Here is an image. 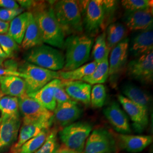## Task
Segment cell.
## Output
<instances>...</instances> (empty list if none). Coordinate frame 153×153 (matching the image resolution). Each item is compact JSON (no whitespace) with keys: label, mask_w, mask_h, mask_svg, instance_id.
<instances>
[{"label":"cell","mask_w":153,"mask_h":153,"mask_svg":"<svg viewBox=\"0 0 153 153\" xmlns=\"http://www.w3.org/2000/svg\"><path fill=\"white\" fill-rule=\"evenodd\" d=\"M30 12L36 22L43 43L64 48L65 35L56 19L52 5L36 1Z\"/></svg>","instance_id":"6da1fadb"},{"label":"cell","mask_w":153,"mask_h":153,"mask_svg":"<svg viewBox=\"0 0 153 153\" xmlns=\"http://www.w3.org/2000/svg\"><path fill=\"white\" fill-rule=\"evenodd\" d=\"M83 26L88 36L92 37L104 29L115 13L117 2L111 0L79 1Z\"/></svg>","instance_id":"7a4b0ae2"},{"label":"cell","mask_w":153,"mask_h":153,"mask_svg":"<svg viewBox=\"0 0 153 153\" xmlns=\"http://www.w3.org/2000/svg\"><path fill=\"white\" fill-rule=\"evenodd\" d=\"M94 39L88 35H71L65 40V65L62 71H71L88 61L93 47Z\"/></svg>","instance_id":"3957f363"},{"label":"cell","mask_w":153,"mask_h":153,"mask_svg":"<svg viewBox=\"0 0 153 153\" xmlns=\"http://www.w3.org/2000/svg\"><path fill=\"white\" fill-rule=\"evenodd\" d=\"M55 16L65 35L83 31L82 16L78 3L73 0H61L52 5Z\"/></svg>","instance_id":"277c9868"},{"label":"cell","mask_w":153,"mask_h":153,"mask_svg":"<svg viewBox=\"0 0 153 153\" xmlns=\"http://www.w3.org/2000/svg\"><path fill=\"white\" fill-rule=\"evenodd\" d=\"M27 62L52 71L62 70L65 55L51 46L43 44L28 50L25 56Z\"/></svg>","instance_id":"5b68a950"},{"label":"cell","mask_w":153,"mask_h":153,"mask_svg":"<svg viewBox=\"0 0 153 153\" xmlns=\"http://www.w3.org/2000/svg\"><path fill=\"white\" fill-rule=\"evenodd\" d=\"M18 71L23 75L27 95L38 91L53 79H60L59 71H52L27 62Z\"/></svg>","instance_id":"8992f818"},{"label":"cell","mask_w":153,"mask_h":153,"mask_svg":"<svg viewBox=\"0 0 153 153\" xmlns=\"http://www.w3.org/2000/svg\"><path fill=\"white\" fill-rule=\"evenodd\" d=\"M93 126L88 122H74L64 127L59 133L63 145L66 148L83 153L85 143L92 131Z\"/></svg>","instance_id":"52a82bcc"},{"label":"cell","mask_w":153,"mask_h":153,"mask_svg":"<svg viewBox=\"0 0 153 153\" xmlns=\"http://www.w3.org/2000/svg\"><path fill=\"white\" fill-rule=\"evenodd\" d=\"M117 148L113 134L105 128H100L91 132L83 153H116Z\"/></svg>","instance_id":"ba28073f"},{"label":"cell","mask_w":153,"mask_h":153,"mask_svg":"<svg viewBox=\"0 0 153 153\" xmlns=\"http://www.w3.org/2000/svg\"><path fill=\"white\" fill-rule=\"evenodd\" d=\"M18 103L19 113L22 115L23 124L53 119V112L44 108L27 94L18 98Z\"/></svg>","instance_id":"9c48e42d"},{"label":"cell","mask_w":153,"mask_h":153,"mask_svg":"<svg viewBox=\"0 0 153 153\" xmlns=\"http://www.w3.org/2000/svg\"><path fill=\"white\" fill-rule=\"evenodd\" d=\"M127 74L145 85L153 80V52L141 55L131 61L127 66Z\"/></svg>","instance_id":"30bf717a"},{"label":"cell","mask_w":153,"mask_h":153,"mask_svg":"<svg viewBox=\"0 0 153 153\" xmlns=\"http://www.w3.org/2000/svg\"><path fill=\"white\" fill-rule=\"evenodd\" d=\"M21 125L20 115L1 119L0 124V153L6 151L17 140Z\"/></svg>","instance_id":"8fae6325"},{"label":"cell","mask_w":153,"mask_h":153,"mask_svg":"<svg viewBox=\"0 0 153 153\" xmlns=\"http://www.w3.org/2000/svg\"><path fill=\"white\" fill-rule=\"evenodd\" d=\"M117 98L133 122L135 131L138 133L143 131L149 123L148 111L122 95H119Z\"/></svg>","instance_id":"7c38bea8"},{"label":"cell","mask_w":153,"mask_h":153,"mask_svg":"<svg viewBox=\"0 0 153 153\" xmlns=\"http://www.w3.org/2000/svg\"><path fill=\"white\" fill-rule=\"evenodd\" d=\"M112 134L115 137L117 148L129 153L141 152L153 142L152 136Z\"/></svg>","instance_id":"4fadbf2b"},{"label":"cell","mask_w":153,"mask_h":153,"mask_svg":"<svg viewBox=\"0 0 153 153\" xmlns=\"http://www.w3.org/2000/svg\"><path fill=\"white\" fill-rule=\"evenodd\" d=\"M106 119L116 131L120 134L131 133V128L126 113L116 102L109 103L103 110Z\"/></svg>","instance_id":"5bb4252c"},{"label":"cell","mask_w":153,"mask_h":153,"mask_svg":"<svg viewBox=\"0 0 153 153\" xmlns=\"http://www.w3.org/2000/svg\"><path fill=\"white\" fill-rule=\"evenodd\" d=\"M82 110L76 101L71 100L57 104L53 111V121L59 126L65 127L78 120L82 115Z\"/></svg>","instance_id":"9a60e30c"},{"label":"cell","mask_w":153,"mask_h":153,"mask_svg":"<svg viewBox=\"0 0 153 153\" xmlns=\"http://www.w3.org/2000/svg\"><path fill=\"white\" fill-rule=\"evenodd\" d=\"M129 42V39H124L111 51L108 59L109 76L115 77L125 68L128 56Z\"/></svg>","instance_id":"2e32d148"},{"label":"cell","mask_w":153,"mask_h":153,"mask_svg":"<svg viewBox=\"0 0 153 153\" xmlns=\"http://www.w3.org/2000/svg\"><path fill=\"white\" fill-rule=\"evenodd\" d=\"M53 119L41 120L28 124H22L21 126L16 142L13 145L11 153H16L22 145L33 137L37 136L40 132L45 129H50Z\"/></svg>","instance_id":"e0dca14e"},{"label":"cell","mask_w":153,"mask_h":153,"mask_svg":"<svg viewBox=\"0 0 153 153\" xmlns=\"http://www.w3.org/2000/svg\"><path fill=\"white\" fill-rule=\"evenodd\" d=\"M126 26L131 30H148L153 27V10L126 11L124 16Z\"/></svg>","instance_id":"ac0fdd59"},{"label":"cell","mask_w":153,"mask_h":153,"mask_svg":"<svg viewBox=\"0 0 153 153\" xmlns=\"http://www.w3.org/2000/svg\"><path fill=\"white\" fill-rule=\"evenodd\" d=\"M62 85L66 93L73 100L81 102L86 105L90 104L91 85L82 81H62Z\"/></svg>","instance_id":"d6986e66"},{"label":"cell","mask_w":153,"mask_h":153,"mask_svg":"<svg viewBox=\"0 0 153 153\" xmlns=\"http://www.w3.org/2000/svg\"><path fill=\"white\" fill-rule=\"evenodd\" d=\"M61 81L60 79H53L38 91L27 95L35 99L46 109L53 112L57 105L54 97V90Z\"/></svg>","instance_id":"ffe728a7"},{"label":"cell","mask_w":153,"mask_h":153,"mask_svg":"<svg viewBox=\"0 0 153 153\" xmlns=\"http://www.w3.org/2000/svg\"><path fill=\"white\" fill-rule=\"evenodd\" d=\"M0 90L4 95L18 98L27 94L25 82L19 76H0Z\"/></svg>","instance_id":"44dd1931"},{"label":"cell","mask_w":153,"mask_h":153,"mask_svg":"<svg viewBox=\"0 0 153 153\" xmlns=\"http://www.w3.org/2000/svg\"><path fill=\"white\" fill-rule=\"evenodd\" d=\"M153 49V31L152 28L142 31L136 35L131 42L130 52L136 57L152 52Z\"/></svg>","instance_id":"7402d4cb"},{"label":"cell","mask_w":153,"mask_h":153,"mask_svg":"<svg viewBox=\"0 0 153 153\" xmlns=\"http://www.w3.org/2000/svg\"><path fill=\"white\" fill-rule=\"evenodd\" d=\"M44 44L40 36L38 26L32 13L29 11L27 27L23 39L21 47L25 50H29L33 47Z\"/></svg>","instance_id":"603a6c76"},{"label":"cell","mask_w":153,"mask_h":153,"mask_svg":"<svg viewBox=\"0 0 153 153\" xmlns=\"http://www.w3.org/2000/svg\"><path fill=\"white\" fill-rule=\"evenodd\" d=\"M122 92L126 98L148 111L151 103V99L149 95L142 88L133 83H126L122 88Z\"/></svg>","instance_id":"cb8c5ba5"},{"label":"cell","mask_w":153,"mask_h":153,"mask_svg":"<svg viewBox=\"0 0 153 153\" xmlns=\"http://www.w3.org/2000/svg\"><path fill=\"white\" fill-rule=\"evenodd\" d=\"M29 11L23 12L10 22L7 34L21 45L27 27Z\"/></svg>","instance_id":"d4e9b609"},{"label":"cell","mask_w":153,"mask_h":153,"mask_svg":"<svg viewBox=\"0 0 153 153\" xmlns=\"http://www.w3.org/2000/svg\"><path fill=\"white\" fill-rule=\"evenodd\" d=\"M97 65L98 63L94 61L71 71H59L60 79L62 81H81L84 77L91 74Z\"/></svg>","instance_id":"484cf974"},{"label":"cell","mask_w":153,"mask_h":153,"mask_svg":"<svg viewBox=\"0 0 153 153\" xmlns=\"http://www.w3.org/2000/svg\"><path fill=\"white\" fill-rule=\"evenodd\" d=\"M108 57L109 56H107L103 60L98 63L94 71L91 74L84 77L81 81L91 85L105 83L109 76Z\"/></svg>","instance_id":"4316f807"},{"label":"cell","mask_w":153,"mask_h":153,"mask_svg":"<svg viewBox=\"0 0 153 153\" xmlns=\"http://www.w3.org/2000/svg\"><path fill=\"white\" fill-rule=\"evenodd\" d=\"M126 31V27L120 23L116 22L109 25L105 32L106 42L109 51L124 39Z\"/></svg>","instance_id":"83f0119b"},{"label":"cell","mask_w":153,"mask_h":153,"mask_svg":"<svg viewBox=\"0 0 153 153\" xmlns=\"http://www.w3.org/2000/svg\"><path fill=\"white\" fill-rule=\"evenodd\" d=\"M0 114L1 119L19 116L18 98L4 95L0 99Z\"/></svg>","instance_id":"f1b7e54d"},{"label":"cell","mask_w":153,"mask_h":153,"mask_svg":"<svg viewBox=\"0 0 153 153\" xmlns=\"http://www.w3.org/2000/svg\"><path fill=\"white\" fill-rule=\"evenodd\" d=\"M50 129H45L38 134L25 142L16 153H35L43 145L49 135Z\"/></svg>","instance_id":"f546056e"},{"label":"cell","mask_w":153,"mask_h":153,"mask_svg":"<svg viewBox=\"0 0 153 153\" xmlns=\"http://www.w3.org/2000/svg\"><path fill=\"white\" fill-rule=\"evenodd\" d=\"M109 53L106 42L105 31H104L99 35L95 39L92 51L93 59L97 63H99L108 56Z\"/></svg>","instance_id":"4dcf8cb0"},{"label":"cell","mask_w":153,"mask_h":153,"mask_svg":"<svg viewBox=\"0 0 153 153\" xmlns=\"http://www.w3.org/2000/svg\"><path fill=\"white\" fill-rule=\"evenodd\" d=\"M0 47L7 58L14 57L19 51V44L7 33L0 34Z\"/></svg>","instance_id":"1f68e13d"},{"label":"cell","mask_w":153,"mask_h":153,"mask_svg":"<svg viewBox=\"0 0 153 153\" xmlns=\"http://www.w3.org/2000/svg\"><path fill=\"white\" fill-rule=\"evenodd\" d=\"M106 99V90L103 84H97L91 88L90 104L94 108H99L104 105Z\"/></svg>","instance_id":"d6a6232c"},{"label":"cell","mask_w":153,"mask_h":153,"mask_svg":"<svg viewBox=\"0 0 153 153\" xmlns=\"http://www.w3.org/2000/svg\"><path fill=\"white\" fill-rule=\"evenodd\" d=\"M122 6L126 11L153 10L152 0H124L121 1Z\"/></svg>","instance_id":"836d02e7"},{"label":"cell","mask_w":153,"mask_h":153,"mask_svg":"<svg viewBox=\"0 0 153 153\" xmlns=\"http://www.w3.org/2000/svg\"><path fill=\"white\" fill-rule=\"evenodd\" d=\"M60 146L57 129H51L49 135L43 145L34 153H55Z\"/></svg>","instance_id":"e575fe53"},{"label":"cell","mask_w":153,"mask_h":153,"mask_svg":"<svg viewBox=\"0 0 153 153\" xmlns=\"http://www.w3.org/2000/svg\"><path fill=\"white\" fill-rule=\"evenodd\" d=\"M24 11L22 7L16 9H0V20L6 22H10L16 17L18 16Z\"/></svg>","instance_id":"d590c367"},{"label":"cell","mask_w":153,"mask_h":153,"mask_svg":"<svg viewBox=\"0 0 153 153\" xmlns=\"http://www.w3.org/2000/svg\"><path fill=\"white\" fill-rule=\"evenodd\" d=\"M54 97L57 105L73 100V99L66 93L65 90L62 85V81L55 88Z\"/></svg>","instance_id":"8d00e7d4"},{"label":"cell","mask_w":153,"mask_h":153,"mask_svg":"<svg viewBox=\"0 0 153 153\" xmlns=\"http://www.w3.org/2000/svg\"><path fill=\"white\" fill-rule=\"evenodd\" d=\"M0 7L6 9H16L20 6L16 1L13 0H0Z\"/></svg>","instance_id":"74e56055"},{"label":"cell","mask_w":153,"mask_h":153,"mask_svg":"<svg viewBox=\"0 0 153 153\" xmlns=\"http://www.w3.org/2000/svg\"><path fill=\"white\" fill-rule=\"evenodd\" d=\"M19 76L22 78H23V75L20 72L6 69L4 66H0V76Z\"/></svg>","instance_id":"f35d334b"},{"label":"cell","mask_w":153,"mask_h":153,"mask_svg":"<svg viewBox=\"0 0 153 153\" xmlns=\"http://www.w3.org/2000/svg\"><path fill=\"white\" fill-rule=\"evenodd\" d=\"M36 1H17L16 2H18L19 5L21 6L22 8L24 10L25 9L30 10L33 5L35 4Z\"/></svg>","instance_id":"ab89813d"},{"label":"cell","mask_w":153,"mask_h":153,"mask_svg":"<svg viewBox=\"0 0 153 153\" xmlns=\"http://www.w3.org/2000/svg\"><path fill=\"white\" fill-rule=\"evenodd\" d=\"M10 22H4L0 20V34L7 33Z\"/></svg>","instance_id":"60d3db41"},{"label":"cell","mask_w":153,"mask_h":153,"mask_svg":"<svg viewBox=\"0 0 153 153\" xmlns=\"http://www.w3.org/2000/svg\"><path fill=\"white\" fill-rule=\"evenodd\" d=\"M55 153H79L66 148L64 145H61Z\"/></svg>","instance_id":"b9f144b4"},{"label":"cell","mask_w":153,"mask_h":153,"mask_svg":"<svg viewBox=\"0 0 153 153\" xmlns=\"http://www.w3.org/2000/svg\"><path fill=\"white\" fill-rule=\"evenodd\" d=\"M7 59V56L5 54L3 51L0 47V66H4V63L5 62L6 60Z\"/></svg>","instance_id":"7bdbcfd3"},{"label":"cell","mask_w":153,"mask_h":153,"mask_svg":"<svg viewBox=\"0 0 153 153\" xmlns=\"http://www.w3.org/2000/svg\"><path fill=\"white\" fill-rule=\"evenodd\" d=\"M4 95L3 94V93L1 92V91L0 90V99L2 97H4Z\"/></svg>","instance_id":"ee69618b"},{"label":"cell","mask_w":153,"mask_h":153,"mask_svg":"<svg viewBox=\"0 0 153 153\" xmlns=\"http://www.w3.org/2000/svg\"><path fill=\"white\" fill-rule=\"evenodd\" d=\"M1 114H0V124H1Z\"/></svg>","instance_id":"f6af8a7d"}]
</instances>
